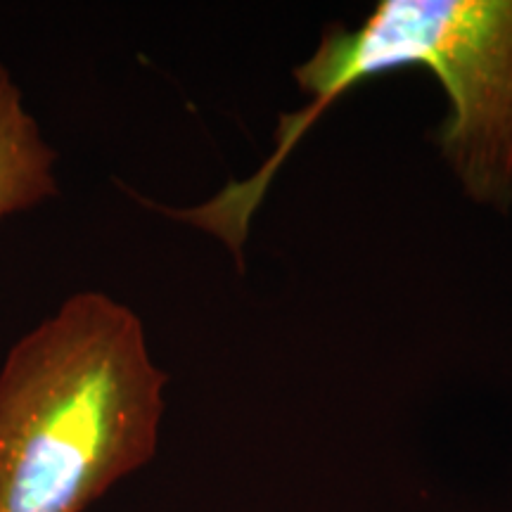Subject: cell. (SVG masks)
<instances>
[{"label":"cell","instance_id":"obj_1","mask_svg":"<svg viewBox=\"0 0 512 512\" xmlns=\"http://www.w3.org/2000/svg\"><path fill=\"white\" fill-rule=\"evenodd\" d=\"M399 69H425L439 81L448 102L437 131L441 157L472 202L508 211L512 0H380L356 27L325 29L309 60L294 67L309 102L280 117L266 162L245 181L174 216L219 238L242 261L252 216L299 140L344 93Z\"/></svg>","mask_w":512,"mask_h":512},{"label":"cell","instance_id":"obj_2","mask_svg":"<svg viewBox=\"0 0 512 512\" xmlns=\"http://www.w3.org/2000/svg\"><path fill=\"white\" fill-rule=\"evenodd\" d=\"M166 382L136 311L64 299L0 368V512H83L150 463Z\"/></svg>","mask_w":512,"mask_h":512},{"label":"cell","instance_id":"obj_3","mask_svg":"<svg viewBox=\"0 0 512 512\" xmlns=\"http://www.w3.org/2000/svg\"><path fill=\"white\" fill-rule=\"evenodd\" d=\"M57 152L24 107L19 86L0 62V223L34 209L60 192Z\"/></svg>","mask_w":512,"mask_h":512}]
</instances>
